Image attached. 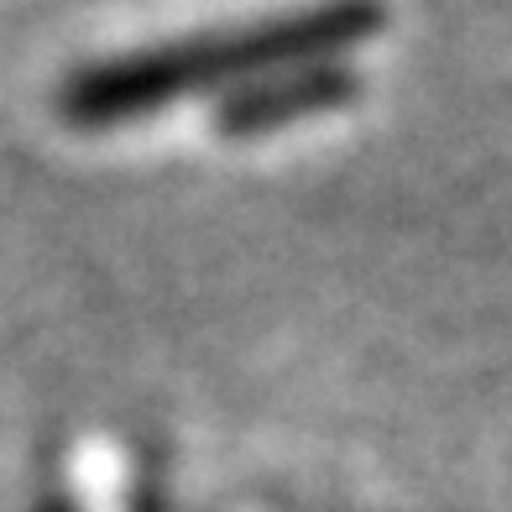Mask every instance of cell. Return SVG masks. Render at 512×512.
<instances>
[{"label": "cell", "mask_w": 512, "mask_h": 512, "mask_svg": "<svg viewBox=\"0 0 512 512\" xmlns=\"http://www.w3.org/2000/svg\"><path fill=\"white\" fill-rule=\"evenodd\" d=\"M361 95V74L351 58H314V63H288L277 74H262L241 89L215 100V131L251 142V136L288 131L309 115H330Z\"/></svg>", "instance_id": "7a4b0ae2"}, {"label": "cell", "mask_w": 512, "mask_h": 512, "mask_svg": "<svg viewBox=\"0 0 512 512\" xmlns=\"http://www.w3.org/2000/svg\"><path fill=\"white\" fill-rule=\"evenodd\" d=\"M382 0H319V6H293L277 16L236 21L199 37L157 42L121 58L89 63L63 84L58 110L68 126L100 131L157 115L189 95H230L262 74H277L288 63L314 58H345L351 48L382 32Z\"/></svg>", "instance_id": "6da1fadb"}]
</instances>
